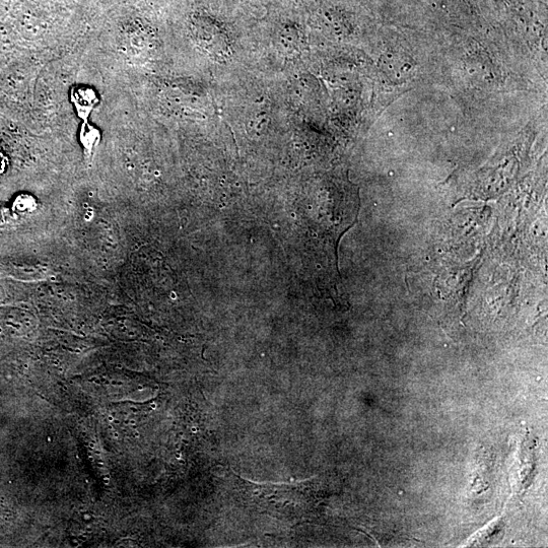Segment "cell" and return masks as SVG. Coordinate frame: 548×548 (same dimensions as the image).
<instances>
[{
    "mask_svg": "<svg viewBox=\"0 0 548 548\" xmlns=\"http://www.w3.org/2000/svg\"><path fill=\"white\" fill-rule=\"evenodd\" d=\"M71 103L82 121H89L94 110L100 105L101 98L98 92L85 85H77L71 89Z\"/></svg>",
    "mask_w": 548,
    "mask_h": 548,
    "instance_id": "6da1fadb",
    "label": "cell"
},
{
    "mask_svg": "<svg viewBox=\"0 0 548 548\" xmlns=\"http://www.w3.org/2000/svg\"><path fill=\"white\" fill-rule=\"evenodd\" d=\"M79 141L88 159H92L102 141V132L95 124L83 121L79 130Z\"/></svg>",
    "mask_w": 548,
    "mask_h": 548,
    "instance_id": "7a4b0ae2",
    "label": "cell"
},
{
    "mask_svg": "<svg viewBox=\"0 0 548 548\" xmlns=\"http://www.w3.org/2000/svg\"><path fill=\"white\" fill-rule=\"evenodd\" d=\"M37 208V202L31 195H21L15 202V209L20 213H31Z\"/></svg>",
    "mask_w": 548,
    "mask_h": 548,
    "instance_id": "3957f363",
    "label": "cell"
}]
</instances>
